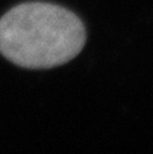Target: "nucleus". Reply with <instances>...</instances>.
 <instances>
[{
	"instance_id": "f257e3e1",
	"label": "nucleus",
	"mask_w": 153,
	"mask_h": 154,
	"mask_svg": "<svg viewBox=\"0 0 153 154\" xmlns=\"http://www.w3.org/2000/svg\"><path fill=\"white\" fill-rule=\"evenodd\" d=\"M86 43V29L70 11L48 3H24L0 19V53L29 69L73 60Z\"/></svg>"
}]
</instances>
